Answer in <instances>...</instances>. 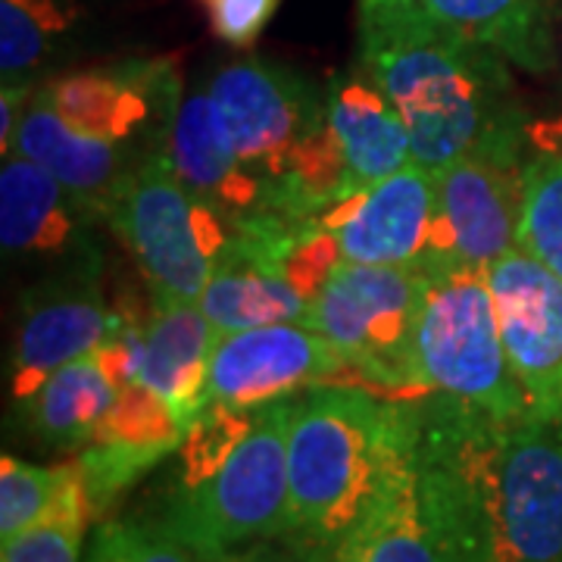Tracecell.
<instances>
[{"label":"cell","instance_id":"9c48e42d","mask_svg":"<svg viewBox=\"0 0 562 562\" xmlns=\"http://www.w3.org/2000/svg\"><path fill=\"white\" fill-rule=\"evenodd\" d=\"M335 379L350 382L347 362L303 322L220 331L206 366L203 409H257Z\"/></svg>","mask_w":562,"mask_h":562},{"label":"cell","instance_id":"d6a6232c","mask_svg":"<svg viewBox=\"0 0 562 562\" xmlns=\"http://www.w3.org/2000/svg\"><path fill=\"white\" fill-rule=\"evenodd\" d=\"M394 3H413V0H360V10H375V7H394Z\"/></svg>","mask_w":562,"mask_h":562},{"label":"cell","instance_id":"4dcf8cb0","mask_svg":"<svg viewBox=\"0 0 562 562\" xmlns=\"http://www.w3.org/2000/svg\"><path fill=\"white\" fill-rule=\"evenodd\" d=\"M528 140L535 144L538 154H547L553 160H562V113L535 120L528 125Z\"/></svg>","mask_w":562,"mask_h":562},{"label":"cell","instance_id":"f1b7e54d","mask_svg":"<svg viewBox=\"0 0 562 562\" xmlns=\"http://www.w3.org/2000/svg\"><path fill=\"white\" fill-rule=\"evenodd\" d=\"M281 0H206L210 25L232 47H254Z\"/></svg>","mask_w":562,"mask_h":562},{"label":"cell","instance_id":"7a4b0ae2","mask_svg":"<svg viewBox=\"0 0 562 562\" xmlns=\"http://www.w3.org/2000/svg\"><path fill=\"white\" fill-rule=\"evenodd\" d=\"M360 66L397 106L413 160L519 166L528 140L509 60L435 20L419 0L360 10Z\"/></svg>","mask_w":562,"mask_h":562},{"label":"cell","instance_id":"d6986e66","mask_svg":"<svg viewBox=\"0 0 562 562\" xmlns=\"http://www.w3.org/2000/svg\"><path fill=\"white\" fill-rule=\"evenodd\" d=\"M13 154L47 169L81 203H88L94 216H106L113 198L138 172L140 162L147 160L132 147H122L116 140L98 138L69 125L41 94V88H35L32 101L22 113Z\"/></svg>","mask_w":562,"mask_h":562},{"label":"cell","instance_id":"83f0119b","mask_svg":"<svg viewBox=\"0 0 562 562\" xmlns=\"http://www.w3.org/2000/svg\"><path fill=\"white\" fill-rule=\"evenodd\" d=\"M85 562H203L160 525L103 522L91 535Z\"/></svg>","mask_w":562,"mask_h":562},{"label":"cell","instance_id":"cb8c5ba5","mask_svg":"<svg viewBox=\"0 0 562 562\" xmlns=\"http://www.w3.org/2000/svg\"><path fill=\"white\" fill-rule=\"evenodd\" d=\"M120 384L98 353L66 362L38 391L20 403L25 425L38 441L57 450H81L98 435L103 416L116 403Z\"/></svg>","mask_w":562,"mask_h":562},{"label":"cell","instance_id":"d4e9b609","mask_svg":"<svg viewBox=\"0 0 562 562\" xmlns=\"http://www.w3.org/2000/svg\"><path fill=\"white\" fill-rule=\"evenodd\" d=\"M69 0H0V72L3 85H25L57 41L72 29Z\"/></svg>","mask_w":562,"mask_h":562},{"label":"cell","instance_id":"4fadbf2b","mask_svg":"<svg viewBox=\"0 0 562 562\" xmlns=\"http://www.w3.org/2000/svg\"><path fill=\"white\" fill-rule=\"evenodd\" d=\"M303 220L260 216L232 232L201 294V310L220 331L303 322L310 301L284 266V241Z\"/></svg>","mask_w":562,"mask_h":562},{"label":"cell","instance_id":"f546056e","mask_svg":"<svg viewBox=\"0 0 562 562\" xmlns=\"http://www.w3.org/2000/svg\"><path fill=\"white\" fill-rule=\"evenodd\" d=\"M35 94V85L25 81V85H3V94H0V154L10 157L13 154V140H16V128H20L22 113Z\"/></svg>","mask_w":562,"mask_h":562},{"label":"cell","instance_id":"44dd1931","mask_svg":"<svg viewBox=\"0 0 562 562\" xmlns=\"http://www.w3.org/2000/svg\"><path fill=\"white\" fill-rule=\"evenodd\" d=\"M91 206L63 181L20 154L3 157L0 169V241L16 257H63L81 241Z\"/></svg>","mask_w":562,"mask_h":562},{"label":"cell","instance_id":"7c38bea8","mask_svg":"<svg viewBox=\"0 0 562 562\" xmlns=\"http://www.w3.org/2000/svg\"><path fill=\"white\" fill-rule=\"evenodd\" d=\"M487 284L531 416L562 425V279L516 247L487 269Z\"/></svg>","mask_w":562,"mask_h":562},{"label":"cell","instance_id":"ffe728a7","mask_svg":"<svg viewBox=\"0 0 562 562\" xmlns=\"http://www.w3.org/2000/svg\"><path fill=\"white\" fill-rule=\"evenodd\" d=\"M325 106L353 194L416 162L397 106L362 66L325 85Z\"/></svg>","mask_w":562,"mask_h":562},{"label":"cell","instance_id":"4316f807","mask_svg":"<svg viewBox=\"0 0 562 562\" xmlns=\"http://www.w3.org/2000/svg\"><path fill=\"white\" fill-rule=\"evenodd\" d=\"M72 472L76 460L63 465H32L7 453L0 460V543L16 541L41 519H47L60 503Z\"/></svg>","mask_w":562,"mask_h":562},{"label":"cell","instance_id":"836d02e7","mask_svg":"<svg viewBox=\"0 0 562 562\" xmlns=\"http://www.w3.org/2000/svg\"><path fill=\"white\" fill-rule=\"evenodd\" d=\"M238 562H284V560L272 557V553H262V550H254V553H247V557H244V560H238Z\"/></svg>","mask_w":562,"mask_h":562},{"label":"cell","instance_id":"7402d4cb","mask_svg":"<svg viewBox=\"0 0 562 562\" xmlns=\"http://www.w3.org/2000/svg\"><path fill=\"white\" fill-rule=\"evenodd\" d=\"M150 301L154 306L144 319V362L138 382L154 387L191 431L203 413L206 366L220 328L206 319L198 301Z\"/></svg>","mask_w":562,"mask_h":562},{"label":"cell","instance_id":"277c9868","mask_svg":"<svg viewBox=\"0 0 562 562\" xmlns=\"http://www.w3.org/2000/svg\"><path fill=\"white\" fill-rule=\"evenodd\" d=\"M403 441L401 401L353 382L306 387L288 428V522L297 562H335L382 491Z\"/></svg>","mask_w":562,"mask_h":562},{"label":"cell","instance_id":"484cf974","mask_svg":"<svg viewBox=\"0 0 562 562\" xmlns=\"http://www.w3.org/2000/svg\"><path fill=\"white\" fill-rule=\"evenodd\" d=\"M519 250L562 279V160L547 154L522 166Z\"/></svg>","mask_w":562,"mask_h":562},{"label":"cell","instance_id":"e0dca14e","mask_svg":"<svg viewBox=\"0 0 562 562\" xmlns=\"http://www.w3.org/2000/svg\"><path fill=\"white\" fill-rule=\"evenodd\" d=\"M403 406V401H401ZM353 562H462L457 541L428 497L413 457L409 419L403 406V441L372 509L344 543Z\"/></svg>","mask_w":562,"mask_h":562},{"label":"cell","instance_id":"5b68a950","mask_svg":"<svg viewBox=\"0 0 562 562\" xmlns=\"http://www.w3.org/2000/svg\"><path fill=\"white\" fill-rule=\"evenodd\" d=\"M416 397L460 403L497 419H535L506 357L487 269L460 266L428 276L416 328Z\"/></svg>","mask_w":562,"mask_h":562},{"label":"cell","instance_id":"30bf717a","mask_svg":"<svg viewBox=\"0 0 562 562\" xmlns=\"http://www.w3.org/2000/svg\"><path fill=\"white\" fill-rule=\"evenodd\" d=\"M435 213L419 269L428 276L475 266L491 269L519 247L522 166L457 160L431 172Z\"/></svg>","mask_w":562,"mask_h":562},{"label":"cell","instance_id":"ba28073f","mask_svg":"<svg viewBox=\"0 0 562 562\" xmlns=\"http://www.w3.org/2000/svg\"><path fill=\"white\" fill-rule=\"evenodd\" d=\"M206 88L220 103L247 172L266 191V216H284L303 154L328 125L325 88L269 60L225 63Z\"/></svg>","mask_w":562,"mask_h":562},{"label":"cell","instance_id":"e575fe53","mask_svg":"<svg viewBox=\"0 0 562 562\" xmlns=\"http://www.w3.org/2000/svg\"><path fill=\"white\" fill-rule=\"evenodd\" d=\"M335 562H353V560H350L347 553H341V557H338V560H335Z\"/></svg>","mask_w":562,"mask_h":562},{"label":"cell","instance_id":"5bb4252c","mask_svg":"<svg viewBox=\"0 0 562 562\" xmlns=\"http://www.w3.org/2000/svg\"><path fill=\"white\" fill-rule=\"evenodd\" d=\"M431 213L435 179L425 166L409 162L310 222L335 241L344 262L419 266L431 235Z\"/></svg>","mask_w":562,"mask_h":562},{"label":"cell","instance_id":"3957f363","mask_svg":"<svg viewBox=\"0 0 562 562\" xmlns=\"http://www.w3.org/2000/svg\"><path fill=\"white\" fill-rule=\"evenodd\" d=\"M294 401L203 409L179 447L162 531L203 562H238L288 522V428Z\"/></svg>","mask_w":562,"mask_h":562},{"label":"cell","instance_id":"9a60e30c","mask_svg":"<svg viewBox=\"0 0 562 562\" xmlns=\"http://www.w3.org/2000/svg\"><path fill=\"white\" fill-rule=\"evenodd\" d=\"M125 310L103 301L94 279L63 281L32 291L22 301L10 360V391L20 406L66 362L98 353L120 328Z\"/></svg>","mask_w":562,"mask_h":562},{"label":"cell","instance_id":"6da1fadb","mask_svg":"<svg viewBox=\"0 0 562 562\" xmlns=\"http://www.w3.org/2000/svg\"><path fill=\"white\" fill-rule=\"evenodd\" d=\"M428 497L462 562H562V425L403 401Z\"/></svg>","mask_w":562,"mask_h":562},{"label":"cell","instance_id":"2e32d148","mask_svg":"<svg viewBox=\"0 0 562 562\" xmlns=\"http://www.w3.org/2000/svg\"><path fill=\"white\" fill-rule=\"evenodd\" d=\"M188 438L172 406L144 382L120 384L116 403L103 416L98 435L79 450V472L94 513L138 482L162 457L176 453Z\"/></svg>","mask_w":562,"mask_h":562},{"label":"cell","instance_id":"1f68e13d","mask_svg":"<svg viewBox=\"0 0 562 562\" xmlns=\"http://www.w3.org/2000/svg\"><path fill=\"white\" fill-rule=\"evenodd\" d=\"M557 60L562 69V0H557Z\"/></svg>","mask_w":562,"mask_h":562},{"label":"cell","instance_id":"ac0fdd59","mask_svg":"<svg viewBox=\"0 0 562 562\" xmlns=\"http://www.w3.org/2000/svg\"><path fill=\"white\" fill-rule=\"evenodd\" d=\"M169 157L179 179L225 216L232 232L266 216V191L238 157L220 103L206 85L181 94L179 113L169 128Z\"/></svg>","mask_w":562,"mask_h":562},{"label":"cell","instance_id":"603a6c76","mask_svg":"<svg viewBox=\"0 0 562 562\" xmlns=\"http://www.w3.org/2000/svg\"><path fill=\"white\" fill-rule=\"evenodd\" d=\"M465 38L494 47L513 66L543 76L557 66V0H419Z\"/></svg>","mask_w":562,"mask_h":562},{"label":"cell","instance_id":"52a82bcc","mask_svg":"<svg viewBox=\"0 0 562 562\" xmlns=\"http://www.w3.org/2000/svg\"><path fill=\"white\" fill-rule=\"evenodd\" d=\"M106 220L138 260L150 297L201 301L232 225L176 172L169 144L113 198Z\"/></svg>","mask_w":562,"mask_h":562},{"label":"cell","instance_id":"8992f818","mask_svg":"<svg viewBox=\"0 0 562 562\" xmlns=\"http://www.w3.org/2000/svg\"><path fill=\"white\" fill-rule=\"evenodd\" d=\"M425 291L428 272L419 266L341 260L310 297L306 325L341 353L350 382L391 401H413Z\"/></svg>","mask_w":562,"mask_h":562},{"label":"cell","instance_id":"8fae6325","mask_svg":"<svg viewBox=\"0 0 562 562\" xmlns=\"http://www.w3.org/2000/svg\"><path fill=\"white\" fill-rule=\"evenodd\" d=\"M41 94L69 125L150 157L169 144L181 85L172 63L128 60L50 81Z\"/></svg>","mask_w":562,"mask_h":562}]
</instances>
